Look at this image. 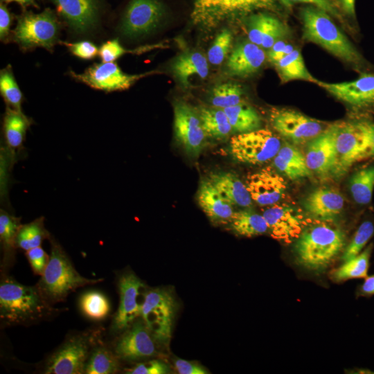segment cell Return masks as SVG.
I'll return each instance as SVG.
<instances>
[{
	"label": "cell",
	"instance_id": "cell-44",
	"mask_svg": "<svg viewBox=\"0 0 374 374\" xmlns=\"http://www.w3.org/2000/svg\"><path fill=\"white\" fill-rule=\"evenodd\" d=\"M26 256L34 274L42 276L48 265L50 255L40 246L26 251Z\"/></svg>",
	"mask_w": 374,
	"mask_h": 374
},
{
	"label": "cell",
	"instance_id": "cell-46",
	"mask_svg": "<svg viewBox=\"0 0 374 374\" xmlns=\"http://www.w3.org/2000/svg\"><path fill=\"white\" fill-rule=\"evenodd\" d=\"M61 44L66 46L73 55L84 60L93 59L99 53L97 46L89 41L76 43L62 42Z\"/></svg>",
	"mask_w": 374,
	"mask_h": 374
},
{
	"label": "cell",
	"instance_id": "cell-34",
	"mask_svg": "<svg viewBox=\"0 0 374 374\" xmlns=\"http://www.w3.org/2000/svg\"><path fill=\"white\" fill-rule=\"evenodd\" d=\"M21 218L14 216L6 211H0V240L3 249L4 265L12 263L16 246V236L21 225Z\"/></svg>",
	"mask_w": 374,
	"mask_h": 374
},
{
	"label": "cell",
	"instance_id": "cell-11",
	"mask_svg": "<svg viewBox=\"0 0 374 374\" xmlns=\"http://www.w3.org/2000/svg\"><path fill=\"white\" fill-rule=\"evenodd\" d=\"M158 73L159 72L152 71L141 74L129 75L123 72L114 62H103L94 64L82 73L71 71V75L93 89L111 92L125 90L139 80Z\"/></svg>",
	"mask_w": 374,
	"mask_h": 374
},
{
	"label": "cell",
	"instance_id": "cell-18",
	"mask_svg": "<svg viewBox=\"0 0 374 374\" xmlns=\"http://www.w3.org/2000/svg\"><path fill=\"white\" fill-rule=\"evenodd\" d=\"M305 157L312 172L322 177L334 176L337 164L335 123L310 141Z\"/></svg>",
	"mask_w": 374,
	"mask_h": 374
},
{
	"label": "cell",
	"instance_id": "cell-19",
	"mask_svg": "<svg viewBox=\"0 0 374 374\" xmlns=\"http://www.w3.org/2000/svg\"><path fill=\"white\" fill-rule=\"evenodd\" d=\"M317 85L354 107H374V74L364 73L350 82L328 83L319 80Z\"/></svg>",
	"mask_w": 374,
	"mask_h": 374
},
{
	"label": "cell",
	"instance_id": "cell-3",
	"mask_svg": "<svg viewBox=\"0 0 374 374\" xmlns=\"http://www.w3.org/2000/svg\"><path fill=\"white\" fill-rule=\"evenodd\" d=\"M49 261L35 285L42 297L51 305L64 301L80 287L98 283L103 279H89L74 268L61 245L51 236Z\"/></svg>",
	"mask_w": 374,
	"mask_h": 374
},
{
	"label": "cell",
	"instance_id": "cell-14",
	"mask_svg": "<svg viewBox=\"0 0 374 374\" xmlns=\"http://www.w3.org/2000/svg\"><path fill=\"white\" fill-rule=\"evenodd\" d=\"M269 121L279 134L294 144L309 142L324 130L320 121L290 109H272Z\"/></svg>",
	"mask_w": 374,
	"mask_h": 374
},
{
	"label": "cell",
	"instance_id": "cell-32",
	"mask_svg": "<svg viewBox=\"0 0 374 374\" xmlns=\"http://www.w3.org/2000/svg\"><path fill=\"white\" fill-rule=\"evenodd\" d=\"M199 116L206 136L223 139L233 131L223 109L203 107L199 109Z\"/></svg>",
	"mask_w": 374,
	"mask_h": 374
},
{
	"label": "cell",
	"instance_id": "cell-41",
	"mask_svg": "<svg viewBox=\"0 0 374 374\" xmlns=\"http://www.w3.org/2000/svg\"><path fill=\"white\" fill-rule=\"evenodd\" d=\"M0 91L7 107L21 111L22 93L10 65L1 71Z\"/></svg>",
	"mask_w": 374,
	"mask_h": 374
},
{
	"label": "cell",
	"instance_id": "cell-40",
	"mask_svg": "<svg viewBox=\"0 0 374 374\" xmlns=\"http://www.w3.org/2000/svg\"><path fill=\"white\" fill-rule=\"evenodd\" d=\"M213 107L225 109L243 103V91L240 85L224 82L215 86L211 95Z\"/></svg>",
	"mask_w": 374,
	"mask_h": 374
},
{
	"label": "cell",
	"instance_id": "cell-30",
	"mask_svg": "<svg viewBox=\"0 0 374 374\" xmlns=\"http://www.w3.org/2000/svg\"><path fill=\"white\" fill-rule=\"evenodd\" d=\"M282 83L301 80L317 84L319 80L314 78L305 66L303 56L298 49L280 58L273 64Z\"/></svg>",
	"mask_w": 374,
	"mask_h": 374
},
{
	"label": "cell",
	"instance_id": "cell-51",
	"mask_svg": "<svg viewBox=\"0 0 374 374\" xmlns=\"http://www.w3.org/2000/svg\"><path fill=\"white\" fill-rule=\"evenodd\" d=\"M12 18L6 7L1 3L0 6V38L5 41L10 32Z\"/></svg>",
	"mask_w": 374,
	"mask_h": 374
},
{
	"label": "cell",
	"instance_id": "cell-39",
	"mask_svg": "<svg viewBox=\"0 0 374 374\" xmlns=\"http://www.w3.org/2000/svg\"><path fill=\"white\" fill-rule=\"evenodd\" d=\"M80 307L82 313L93 321L104 319L110 311V305L106 296L96 291L82 294L80 299Z\"/></svg>",
	"mask_w": 374,
	"mask_h": 374
},
{
	"label": "cell",
	"instance_id": "cell-15",
	"mask_svg": "<svg viewBox=\"0 0 374 374\" xmlns=\"http://www.w3.org/2000/svg\"><path fill=\"white\" fill-rule=\"evenodd\" d=\"M164 12V7L159 0H131L120 30L130 39L147 35L159 26Z\"/></svg>",
	"mask_w": 374,
	"mask_h": 374
},
{
	"label": "cell",
	"instance_id": "cell-53",
	"mask_svg": "<svg viewBox=\"0 0 374 374\" xmlns=\"http://www.w3.org/2000/svg\"><path fill=\"white\" fill-rule=\"evenodd\" d=\"M344 12L353 18H355V0H339Z\"/></svg>",
	"mask_w": 374,
	"mask_h": 374
},
{
	"label": "cell",
	"instance_id": "cell-43",
	"mask_svg": "<svg viewBox=\"0 0 374 374\" xmlns=\"http://www.w3.org/2000/svg\"><path fill=\"white\" fill-rule=\"evenodd\" d=\"M232 41V33L226 28L216 35L208 51V59L211 64L219 65L223 62L231 48Z\"/></svg>",
	"mask_w": 374,
	"mask_h": 374
},
{
	"label": "cell",
	"instance_id": "cell-13",
	"mask_svg": "<svg viewBox=\"0 0 374 374\" xmlns=\"http://www.w3.org/2000/svg\"><path fill=\"white\" fill-rule=\"evenodd\" d=\"M90 352L89 337L83 335L71 337L48 358L44 373H83Z\"/></svg>",
	"mask_w": 374,
	"mask_h": 374
},
{
	"label": "cell",
	"instance_id": "cell-29",
	"mask_svg": "<svg viewBox=\"0 0 374 374\" xmlns=\"http://www.w3.org/2000/svg\"><path fill=\"white\" fill-rule=\"evenodd\" d=\"M31 125V120L19 111L7 107L3 123L4 139L11 151L22 148L27 130Z\"/></svg>",
	"mask_w": 374,
	"mask_h": 374
},
{
	"label": "cell",
	"instance_id": "cell-37",
	"mask_svg": "<svg viewBox=\"0 0 374 374\" xmlns=\"http://www.w3.org/2000/svg\"><path fill=\"white\" fill-rule=\"evenodd\" d=\"M349 189L355 202L368 204L374 189V166L364 168L354 173L349 181Z\"/></svg>",
	"mask_w": 374,
	"mask_h": 374
},
{
	"label": "cell",
	"instance_id": "cell-7",
	"mask_svg": "<svg viewBox=\"0 0 374 374\" xmlns=\"http://www.w3.org/2000/svg\"><path fill=\"white\" fill-rule=\"evenodd\" d=\"M274 0H194L191 20L204 29L220 24L258 9H270Z\"/></svg>",
	"mask_w": 374,
	"mask_h": 374
},
{
	"label": "cell",
	"instance_id": "cell-31",
	"mask_svg": "<svg viewBox=\"0 0 374 374\" xmlns=\"http://www.w3.org/2000/svg\"><path fill=\"white\" fill-rule=\"evenodd\" d=\"M231 229L237 234L251 238L269 231L264 216L251 210H241L233 213L230 221Z\"/></svg>",
	"mask_w": 374,
	"mask_h": 374
},
{
	"label": "cell",
	"instance_id": "cell-52",
	"mask_svg": "<svg viewBox=\"0 0 374 374\" xmlns=\"http://www.w3.org/2000/svg\"><path fill=\"white\" fill-rule=\"evenodd\" d=\"M359 294L364 296L374 295V275L367 276L359 290Z\"/></svg>",
	"mask_w": 374,
	"mask_h": 374
},
{
	"label": "cell",
	"instance_id": "cell-24",
	"mask_svg": "<svg viewBox=\"0 0 374 374\" xmlns=\"http://www.w3.org/2000/svg\"><path fill=\"white\" fill-rule=\"evenodd\" d=\"M266 59L263 49L251 42H242L231 51L226 70L231 76L248 77L256 73Z\"/></svg>",
	"mask_w": 374,
	"mask_h": 374
},
{
	"label": "cell",
	"instance_id": "cell-23",
	"mask_svg": "<svg viewBox=\"0 0 374 374\" xmlns=\"http://www.w3.org/2000/svg\"><path fill=\"white\" fill-rule=\"evenodd\" d=\"M344 199L333 188L321 186L314 189L305 198V211L319 220H330L336 218L342 211Z\"/></svg>",
	"mask_w": 374,
	"mask_h": 374
},
{
	"label": "cell",
	"instance_id": "cell-12",
	"mask_svg": "<svg viewBox=\"0 0 374 374\" xmlns=\"http://www.w3.org/2000/svg\"><path fill=\"white\" fill-rule=\"evenodd\" d=\"M175 136L185 152L197 157L205 143L206 134L199 113L187 103L178 100L173 104Z\"/></svg>",
	"mask_w": 374,
	"mask_h": 374
},
{
	"label": "cell",
	"instance_id": "cell-35",
	"mask_svg": "<svg viewBox=\"0 0 374 374\" xmlns=\"http://www.w3.org/2000/svg\"><path fill=\"white\" fill-rule=\"evenodd\" d=\"M372 250L373 244H371L354 258L344 262V264L332 271V278L336 282H341L367 277Z\"/></svg>",
	"mask_w": 374,
	"mask_h": 374
},
{
	"label": "cell",
	"instance_id": "cell-33",
	"mask_svg": "<svg viewBox=\"0 0 374 374\" xmlns=\"http://www.w3.org/2000/svg\"><path fill=\"white\" fill-rule=\"evenodd\" d=\"M234 132L239 134L259 129L261 118L256 110L245 103L223 109Z\"/></svg>",
	"mask_w": 374,
	"mask_h": 374
},
{
	"label": "cell",
	"instance_id": "cell-45",
	"mask_svg": "<svg viewBox=\"0 0 374 374\" xmlns=\"http://www.w3.org/2000/svg\"><path fill=\"white\" fill-rule=\"evenodd\" d=\"M170 373L169 366L159 359L139 363L127 372L130 374H168Z\"/></svg>",
	"mask_w": 374,
	"mask_h": 374
},
{
	"label": "cell",
	"instance_id": "cell-48",
	"mask_svg": "<svg viewBox=\"0 0 374 374\" xmlns=\"http://www.w3.org/2000/svg\"><path fill=\"white\" fill-rule=\"evenodd\" d=\"M286 8H291L297 3H308L311 6L319 8L332 17L343 22V18L339 12L336 9L333 3L330 0H279Z\"/></svg>",
	"mask_w": 374,
	"mask_h": 374
},
{
	"label": "cell",
	"instance_id": "cell-27",
	"mask_svg": "<svg viewBox=\"0 0 374 374\" xmlns=\"http://www.w3.org/2000/svg\"><path fill=\"white\" fill-rule=\"evenodd\" d=\"M208 179L231 205L249 207L252 199L246 184L239 177L230 172H215L209 175Z\"/></svg>",
	"mask_w": 374,
	"mask_h": 374
},
{
	"label": "cell",
	"instance_id": "cell-38",
	"mask_svg": "<svg viewBox=\"0 0 374 374\" xmlns=\"http://www.w3.org/2000/svg\"><path fill=\"white\" fill-rule=\"evenodd\" d=\"M118 358L105 346H98L90 352L84 373L112 374L118 371Z\"/></svg>",
	"mask_w": 374,
	"mask_h": 374
},
{
	"label": "cell",
	"instance_id": "cell-25",
	"mask_svg": "<svg viewBox=\"0 0 374 374\" xmlns=\"http://www.w3.org/2000/svg\"><path fill=\"white\" fill-rule=\"evenodd\" d=\"M199 206L214 224L229 222L233 215L232 205L226 201L208 179H203L197 190Z\"/></svg>",
	"mask_w": 374,
	"mask_h": 374
},
{
	"label": "cell",
	"instance_id": "cell-42",
	"mask_svg": "<svg viewBox=\"0 0 374 374\" xmlns=\"http://www.w3.org/2000/svg\"><path fill=\"white\" fill-rule=\"evenodd\" d=\"M373 234V223L368 220L363 222L355 231L348 245L345 247L341 256L342 261H347L361 253Z\"/></svg>",
	"mask_w": 374,
	"mask_h": 374
},
{
	"label": "cell",
	"instance_id": "cell-50",
	"mask_svg": "<svg viewBox=\"0 0 374 374\" xmlns=\"http://www.w3.org/2000/svg\"><path fill=\"white\" fill-rule=\"evenodd\" d=\"M295 48L283 39L276 42L270 48L267 53L269 61L273 64L274 62L292 53Z\"/></svg>",
	"mask_w": 374,
	"mask_h": 374
},
{
	"label": "cell",
	"instance_id": "cell-26",
	"mask_svg": "<svg viewBox=\"0 0 374 374\" xmlns=\"http://www.w3.org/2000/svg\"><path fill=\"white\" fill-rule=\"evenodd\" d=\"M171 69L175 78L186 89L192 86L193 80H204L209 71L206 58L198 51H185L179 54Z\"/></svg>",
	"mask_w": 374,
	"mask_h": 374
},
{
	"label": "cell",
	"instance_id": "cell-22",
	"mask_svg": "<svg viewBox=\"0 0 374 374\" xmlns=\"http://www.w3.org/2000/svg\"><path fill=\"white\" fill-rule=\"evenodd\" d=\"M288 26L278 18L263 12L250 16L248 37L250 42L263 48H270L289 35Z\"/></svg>",
	"mask_w": 374,
	"mask_h": 374
},
{
	"label": "cell",
	"instance_id": "cell-54",
	"mask_svg": "<svg viewBox=\"0 0 374 374\" xmlns=\"http://www.w3.org/2000/svg\"><path fill=\"white\" fill-rule=\"evenodd\" d=\"M6 2L15 1L22 6H30L34 4L33 0H3Z\"/></svg>",
	"mask_w": 374,
	"mask_h": 374
},
{
	"label": "cell",
	"instance_id": "cell-49",
	"mask_svg": "<svg viewBox=\"0 0 374 374\" xmlns=\"http://www.w3.org/2000/svg\"><path fill=\"white\" fill-rule=\"evenodd\" d=\"M173 362L177 371L179 374H206L209 373L204 366L195 362L179 358H175Z\"/></svg>",
	"mask_w": 374,
	"mask_h": 374
},
{
	"label": "cell",
	"instance_id": "cell-6",
	"mask_svg": "<svg viewBox=\"0 0 374 374\" xmlns=\"http://www.w3.org/2000/svg\"><path fill=\"white\" fill-rule=\"evenodd\" d=\"M174 294L168 288L148 289L141 320L159 345L168 347L177 311Z\"/></svg>",
	"mask_w": 374,
	"mask_h": 374
},
{
	"label": "cell",
	"instance_id": "cell-2",
	"mask_svg": "<svg viewBox=\"0 0 374 374\" xmlns=\"http://www.w3.org/2000/svg\"><path fill=\"white\" fill-rule=\"evenodd\" d=\"M57 310L41 295L36 286H26L10 276L0 283V319L4 326L26 325Z\"/></svg>",
	"mask_w": 374,
	"mask_h": 374
},
{
	"label": "cell",
	"instance_id": "cell-55",
	"mask_svg": "<svg viewBox=\"0 0 374 374\" xmlns=\"http://www.w3.org/2000/svg\"><path fill=\"white\" fill-rule=\"evenodd\" d=\"M374 155V127L371 140V156Z\"/></svg>",
	"mask_w": 374,
	"mask_h": 374
},
{
	"label": "cell",
	"instance_id": "cell-1",
	"mask_svg": "<svg viewBox=\"0 0 374 374\" xmlns=\"http://www.w3.org/2000/svg\"><path fill=\"white\" fill-rule=\"evenodd\" d=\"M344 232L330 220L309 224L295 241L298 265L312 271L326 269L345 249Z\"/></svg>",
	"mask_w": 374,
	"mask_h": 374
},
{
	"label": "cell",
	"instance_id": "cell-16",
	"mask_svg": "<svg viewBox=\"0 0 374 374\" xmlns=\"http://www.w3.org/2000/svg\"><path fill=\"white\" fill-rule=\"evenodd\" d=\"M271 236L281 242H295L309 224L303 215L293 207L273 204L262 213Z\"/></svg>",
	"mask_w": 374,
	"mask_h": 374
},
{
	"label": "cell",
	"instance_id": "cell-5",
	"mask_svg": "<svg viewBox=\"0 0 374 374\" xmlns=\"http://www.w3.org/2000/svg\"><path fill=\"white\" fill-rule=\"evenodd\" d=\"M374 124L367 121L335 123L337 164L334 176H343L355 163L371 156Z\"/></svg>",
	"mask_w": 374,
	"mask_h": 374
},
{
	"label": "cell",
	"instance_id": "cell-9",
	"mask_svg": "<svg viewBox=\"0 0 374 374\" xmlns=\"http://www.w3.org/2000/svg\"><path fill=\"white\" fill-rule=\"evenodd\" d=\"M281 148L280 139L271 130L258 129L231 139L230 151L238 161L259 165L274 159Z\"/></svg>",
	"mask_w": 374,
	"mask_h": 374
},
{
	"label": "cell",
	"instance_id": "cell-10",
	"mask_svg": "<svg viewBox=\"0 0 374 374\" xmlns=\"http://www.w3.org/2000/svg\"><path fill=\"white\" fill-rule=\"evenodd\" d=\"M118 288L119 305L112 325L114 332L127 329L141 317L148 291L145 283L131 271L124 273L119 277Z\"/></svg>",
	"mask_w": 374,
	"mask_h": 374
},
{
	"label": "cell",
	"instance_id": "cell-28",
	"mask_svg": "<svg viewBox=\"0 0 374 374\" xmlns=\"http://www.w3.org/2000/svg\"><path fill=\"white\" fill-rule=\"evenodd\" d=\"M274 167L290 180H297L312 175L305 156L295 146L285 144L274 158Z\"/></svg>",
	"mask_w": 374,
	"mask_h": 374
},
{
	"label": "cell",
	"instance_id": "cell-4",
	"mask_svg": "<svg viewBox=\"0 0 374 374\" xmlns=\"http://www.w3.org/2000/svg\"><path fill=\"white\" fill-rule=\"evenodd\" d=\"M303 38L325 48L337 57L359 64L362 57L347 37L333 22L328 13L313 6L301 10Z\"/></svg>",
	"mask_w": 374,
	"mask_h": 374
},
{
	"label": "cell",
	"instance_id": "cell-47",
	"mask_svg": "<svg viewBox=\"0 0 374 374\" xmlns=\"http://www.w3.org/2000/svg\"><path fill=\"white\" fill-rule=\"evenodd\" d=\"M130 53L117 39L108 40L99 49V55L103 62H113L123 55Z\"/></svg>",
	"mask_w": 374,
	"mask_h": 374
},
{
	"label": "cell",
	"instance_id": "cell-8",
	"mask_svg": "<svg viewBox=\"0 0 374 374\" xmlns=\"http://www.w3.org/2000/svg\"><path fill=\"white\" fill-rule=\"evenodd\" d=\"M60 26L54 13L46 9L41 13L28 12L18 19L13 39L24 49L43 47L51 51L58 39Z\"/></svg>",
	"mask_w": 374,
	"mask_h": 374
},
{
	"label": "cell",
	"instance_id": "cell-21",
	"mask_svg": "<svg viewBox=\"0 0 374 374\" xmlns=\"http://www.w3.org/2000/svg\"><path fill=\"white\" fill-rule=\"evenodd\" d=\"M60 15L75 33L84 34L96 28L99 19L98 0H53Z\"/></svg>",
	"mask_w": 374,
	"mask_h": 374
},
{
	"label": "cell",
	"instance_id": "cell-17",
	"mask_svg": "<svg viewBox=\"0 0 374 374\" xmlns=\"http://www.w3.org/2000/svg\"><path fill=\"white\" fill-rule=\"evenodd\" d=\"M157 341L142 320L135 321L120 337L114 353L123 361L134 362L154 356Z\"/></svg>",
	"mask_w": 374,
	"mask_h": 374
},
{
	"label": "cell",
	"instance_id": "cell-36",
	"mask_svg": "<svg viewBox=\"0 0 374 374\" xmlns=\"http://www.w3.org/2000/svg\"><path fill=\"white\" fill-rule=\"evenodd\" d=\"M51 237L44 226V217L41 216L30 222L20 225L16 236V246L28 251L40 247L44 240H49Z\"/></svg>",
	"mask_w": 374,
	"mask_h": 374
},
{
	"label": "cell",
	"instance_id": "cell-20",
	"mask_svg": "<svg viewBox=\"0 0 374 374\" xmlns=\"http://www.w3.org/2000/svg\"><path fill=\"white\" fill-rule=\"evenodd\" d=\"M245 184L252 201L260 206L278 203L287 188L285 179L270 167L249 175Z\"/></svg>",
	"mask_w": 374,
	"mask_h": 374
}]
</instances>
